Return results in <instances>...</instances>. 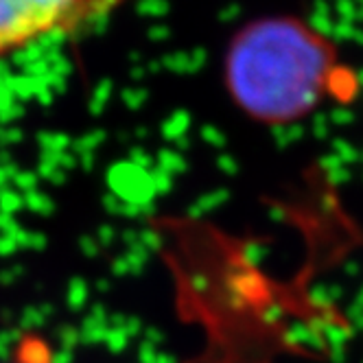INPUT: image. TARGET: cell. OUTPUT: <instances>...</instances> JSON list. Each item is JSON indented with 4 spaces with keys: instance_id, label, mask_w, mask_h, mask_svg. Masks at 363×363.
Segmentation results:
<instances>
[{
    "instance_id": "obj_1",
    "label": "cell",
    "mask_w": 363,
    "mask_h": 363,
    "mask_svg": "<svg viewBox=\"0 0 363 363\" xmlns=\"http://www.w3.org/2000/svg\"><path fill=\"white\" fill-rule=\"evenodd\" d=\"M223 84L252 121L282 127L326 103H350L354 70L322 31L296 16H263L232 35L223 55Z\"/></svg>"
},
{
    "instance_id": "obj_2",
    "label": "cell",
    "mask_w": 363,
    "mask_h": 363,
    "mask_svg": "<svg viewBox=\"0 0 363 363\" xmlns=\"http://www.w3.org/2000/svg\"><path fill=\"white\" fill-rule=\"evenodd\" d=\"M42 40L77 38L114 16L127 0H22Z\"/></svg>"
},
{
    "instance_id": "obj_3",
    "label": "cell",
    "mask_w": 363,
    "mask_h": 363,
    "mask_svg": "<svg viewBox=\"0 0 363 363\" xmlns=\"http://www.w3.org/2000/svg\"><path fill=\"white\" fill-rule=\"evenodd\" d=\"M42 42L40 29L22 0H0V60Z\"/></svg>"
}]
</instances>
